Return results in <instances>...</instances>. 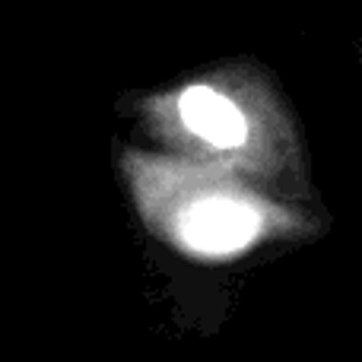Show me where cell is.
<instances>
[{"label":"cell","instance_id":"obj_1","mask_svg":"<svg viewBox=\"0 0 362 362\" xmlns=\"http://www.w3.org/2000/svg\"><path fill=\"white\" fill-rule=\"evenodd\" d=\"M124 175L146 229L197 261H229L312 229L296 210L210 169L127 153Z\"/></svg>","mask_w":362,"mask_h":362},{"label":"cell","instance_id":"obj_2","mask_svg":"<svg viewBox=\"0 0 362 362\" xmlns=\"http://www.w3.org/2000/svg\"><path fill=\"white\" fill-rule=\"evenodd\" d=\"M175 118L185 137L216 156H242L248 150L251 124L245 112L213 86L194 83L181 89L175 99Z\"/></svg>","mask_w":362,"mask_h":362}]
</instances>
